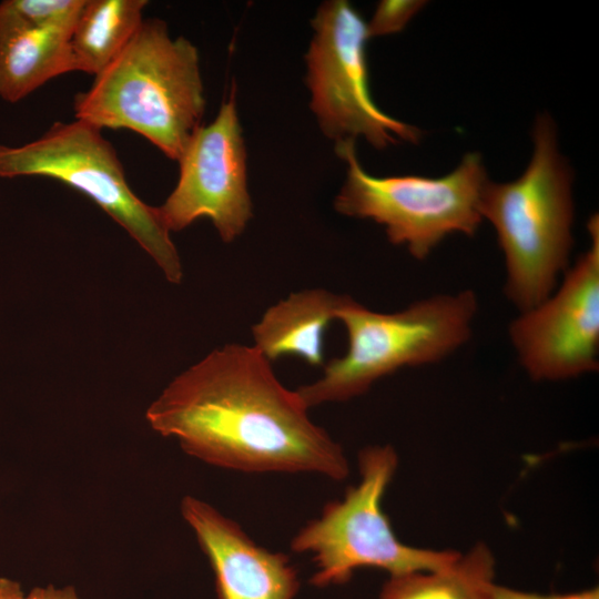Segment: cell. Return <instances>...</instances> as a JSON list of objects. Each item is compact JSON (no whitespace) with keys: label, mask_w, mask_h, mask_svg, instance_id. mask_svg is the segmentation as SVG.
Instances as JSON below:
<instances>
[{"label":"cell","mask_w":599,"mask_h":599,"mask_svg":"<svg viewBox=\"0 0 599 599\" xmlns=\"http://www.w3.org/2000/svg\"><path fill=\"white\" fill-rule=\"evenodd\" d=\"M146 0H87L71 33L75 71L94 77L123 50L141 22Z\"/></svg>","instance_id":"obj_14"},{"label":"cell","mask_w":599,"mask_h":599,"mask_svg":"<svg viewBox=\"0 0 599 599\" xmlns=\"http://www.w3.org/2000/svg\"><path fill=\"white\" fill-rule=\"evenodd\" d=\"M397 464L389 445L364 448L358 456V484L343 499L326 504L292 538L293 551L312 555L314 586L343 585L362 568L383 569L390 576L436 570L460 556L454 550L412 547L397 538L382 507Z\"/></svg>","instance_id":"obj_6"},{"label":"cell","mask_w":599,"mask_h":599,"mask_svg":"<svg viewBox=\"0 0 599 599\" xmlns=\"http://www.w3.org/2000/svg\"><path fill=\"white\" fill-rule=\"evenodd\" d=\"M493 599H599V589L593 587L572 593L540 595L494 585Z\"/></svg>","instance_id":"obj_18"},{"label":"cell","mask_w":599,"mask_h":599,"mask_svg":"<svg viewBox=\"0 0 599 599\" xmlns=\"http://www.w3.org/2000/svg\"><path fill=\"white\" fill-rule=\"evenodd\" d=\"M532 154L514 181H488L480 213L494 226L502 251L505 294L519 312L527 311L556 288L570 266L572 248V171L558 146L548 113L532 126Z\"/></svg>","instance_id":"obj_3"},{"label":"cell","mask_w":599,"mask_h":599,"mask_svg":"<svg viewBox=\"0 0 599 599\" xmlns=\"http://www.w3.org/2000/svg\"><path fill=\"white\" fill-rule=\"evenodd\" d=\"M495 559L478 544L449 566L390 576L379 599H493Z\"/></svg>","instance_id":"obj_15"},{"label":"cell","mask_w":599,"mask_h":599,"mask_svg":"<svg viewBox=\"0 0 599 599\" xmlns=\"http://www.w3.org/2000/svg\"><path fill=\"white\" fill-rule=\"evenodd\" d=\"M305 55L311 109L324 135L336 143L364 138L376 149L418 143L422 131L382 111L368 88L367 27L345 0L323 2L312 19Z\"/></svg>","instance_id":"obj_8"},{"label":"cell","mask_w":599,"mask_h":599,"mask_svg":"<svg viewBox=\"0 0 599 599\" xmlns=\"http://www.w3.org/2000/svg\"><path fill=\"white\" fill-rule=\"evenodd\" d=\"M71 34L40 29L0 2V97L16 103L49 80L75 71Z\"/></svg>","instance_id":"obj_12"},{"label":"cell","mask_w":599,"mask_h":599,"mask_svg":"<svg viewBox=\"0 0 599 599\" xmlns=\"http://www.w3.org/2000/svg\"><path fill=\"white\" fill-rule=\"evenodd\" d=\"M590 245L552 293L509 326L518 359L534 380H565L598 369L599 217L587 223Z\"/></svg>","instance_id":"obj_9"},{"label":"cell","mask_w":599,"mask_h":599,"mask_svg":"<svg viewBox=\"0 0 599 599\" xmlns=\"http://www.w3.org/2000/svg\"><path fill=\"white\" fill-rule=\"evenodd\" d=\"M253 346L225 344L182 372L148 407L158 434L190 456L244 473L347 477L342 446Z\"/></svg>","instance_id":"obj_1"},{"label":"cell","mask_w":599,"mask_h":599,"mask_svg":"<svg viewBox=\"0 0 599 599\" xmlns=\"http://www.w3.org/2000/svg\"><path fill=\"white\" fill-rule=\"evenodd\" d=\"M246 149L235 100V87L212 123L200 126L181 158L176 186L161 206L170 232L207 217L223 242L237 238L252 219Z\"/></svg>","instance_id":"obj_10"},{"label":"cell","mask_w":599,"mask_h":599,"mask_svg":"<svg viewBox=\"0 0 599 599\" xmlns=\"http://www.w3.org/2000/svg\"><path fill=\"white\" fill-rule=\"evenodd\" d=\"M0 176H44L83 193L129 233L170 283L182 282V262L159 209L134 194L113 145L97 126L79 119L54 122L29 143H0Z\"/></svg>","instance_id":"obj_7"},{"label":"cell","mask_w":599,"mask_h":599,"mask_svg":"<svg viewBox=\"0 0 599 599\" xmlns=\"http://www.w3.org/2000/svg\"><path fill=\"white\" fill-rule=\"evenodd\" d=\"M87 0H9L34 27L71 34Z\"/></svg>","instance_id":"obj_16"},{"label":"cell","mask_w":599,"mask_h":599,"mask_svg":"<svg viewBox=\"0 0 599 599\" xmlns=\"http://www.w3.org/2000/svg\"><path fill=\"white\" fill-rule=\"evenodd\" d=\"M205 110L196 47L146 19L123 50L74 95L75 119L141 134L179 161Z\"/></svg>","instance_id":"obj_2"},{"label":"cell","mask_w":599,"mask_h":599,"mask_svg":"<svg viewBox=\"0 0 599 599\" xmlns=\"http://www.w3.org/2000/svg\"><path fill=\"white\" fill-rule=\"evenodd\" d=\"M477 307L471 290L434 295L394 313L372 311L345 295L336 319L346 328V353L296 392L308 408L345 402L403 367L437 363L469 339Z\"/></svg>","instance_id":"obj_4"},{"label":"cell","mask_w":599,"mask_h":599,"mask_svg":"<svg viewBox=\"0 0 599 599\" xmlns=\"http://www.w3.org/2000/svg\"><path fill=\"white\" fill-rule=\"evenodd\" d=\"M0 599H27L19 582L0 577Z\"/></svg>","instance_id":"obj_20"},{"label":"cell","mask_w":599,"mask_h":599,"mask_svg":"<svg viewBox=\"0 0 599 599\" xmlns=\"http://www.w3.org/2000/svg\"><path fill=\"white\" fill-rule=\"evenodd\" d=\"M344 296L324 288L290 294L253 325L252 346L270 363L291 355L312 366L323 365L324 334L336 319Z\"/></svg>","instance_id":"obj_13"},{"label":"cell","mask_w":599,"mask_h":599,"mask_svg":"<svg viewBox=\"0 0 599 599\" xmlns=\"http://www.w3.org/2000/svg\"><path fill=\"white\" fill-rule=\"evenodd\" d=\"M27 599H81L72 586L55 587L48 585L35 587L28 595Z\"/></svg>","instance_id":"obj_19"},{"label":"cell","mask_w":599,"mask_h":599,"mask_svg":"<svg viewBox=\"0 0 599 599\" xmlns=\"http://www.w3.org/2000/svg\"><path fill=\"white\" fill-rule=\"evenodd\" d=\"M347 164L345 182L334 200L336 212L384 226L388 241L425 260L448 235L473 236L483 221L480 201L488 176L477 152L464 155L450 173L374 176L359 164L355 141L336 143Z\"/></svg>","instance_id":"obj_5"},{"label":"cell","mask_w":599,"mask_h":599,"mask_svg":"<svg viewBox=\"0 0 599 599\" xmlns=\"http://www.w3.org/2000/svg\"><path fill=\"white\" fill-rule=\"evenodd\" d=\"M214 571L219 599H294L300 581L288 557L258 546L241 526L194 496L181 501Z\"/></svg>","instance_id":"obj_11"},{"label":"cell","mask_w":599,"mask_h":599,"mask_svg":"<svg viewBox=\"0 0 599 599\" xmlns=\"http://www.w3.org/2000/svg\"><path fill=\"white\" fill-rule=\"evenodd\" d=\"M426 2L422 0H382L368 23V38L400 32Z\"/></svg>","instance_id":"obj_17"}]
</instances>
